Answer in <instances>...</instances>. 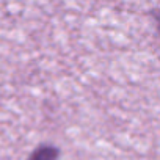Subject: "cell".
<instances>
[{
	"instance_id": "cell-1",
	"label": "cell",
	"mask_w": 160,
	"mask_h": 160,
	"mask_svg": "<svg viewBox=\"0 0 160 160\" xmlns=\"http://www.w3.org/2000/svg\"><path fill=\"white\" fill-rule=\"evenodd\" d=\"M58 157H60V151L55 146L42 144L32 152L28 160H58Z\"/></svg>"
}]
</instances>
